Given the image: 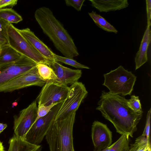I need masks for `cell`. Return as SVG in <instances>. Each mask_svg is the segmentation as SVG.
Instances as JSON below:
<instances>
[{"instance_id":"6da1fadb","label":"cell","mask_w":151,"mask_h":151,"mask_svg":"<svg viewBox=\"0 0 151 151\" xmlns=\"http://www.w3.org/2000/svg\"><path fill=\"white\" fill-rule=\"evenodd\" d=\"M96 110L113 125L121 135L133 137L142 113L133 111L127 105L128 99L118 95L102 92Z\"/></svg>"},{"instance_id":"7a4b0ae2","label":"cell","mask_w":151,"mask_h":151,"mask_svg":"<svg viewBox=\"0 0 151 151\" xmlns=\"http://www.w3.org/2000/svg\"><path fill=\"white\" fill-rule=\"evenodd\" d=\"M35 17L43 33L65 57L72 58L79 55L73 40L50 9L44 6L39 8Z\"/></svg>"},{"instance_id":"3957f363","label":"cell","mask_w":151,"mask_h":151,"mask_svg":"<svg viewBox=\"0 0 151 151\" xmlns=\"http://www.w3.org/2000/svg\"><path fill=\"white\" fill-rule=\"evenodd\" d=\"M76 112L54 119L45 136L50 151H71L73 147V128Z\"/></svg>"},{"instance_id":"277c9868","label":"cell","mask_w":151,"mask_h":151,"mask_svg":"<svg viewBox=\"0 0 151 151\" xmlns=\"http://www.w3.org/2000/svg\"><path fill=\"white\" fill-rule=\"evenodd\" d=\"M103 85L111 93L123 96L131 95L137 77L122 65L104 75Z\"/></svg>"},{"instance_id":"5b68a950","label":"cell","mask_w":151,"mask_h":151,"mask_svg":"<svg viewBox=\"0 0 151 151\" xmlns=\"http://www.w3.org/2000/svg\"><path fill=\"white\" fill-rule=\"evenodd\" d=\"M7 29L10 46L37 64L43 63L48 65L51 60L45 58L33 47L20 33L18 29L10 23L7 26Z\"/></svg>"},{"instance_id":"8992f818","label":"cell","mask_w":151,"mask_h":151,"mask_svg":"<svg viewBox=\"0 0 151 151\" xmlns=\"http://www.w3.org/2000/svg\"><path fill=\"white\" fill-rule=\"evenodd\" d=\"M68 94L62 102L55 119L62 118L76 112L82 101L88 93L84 84L77 81L69 87Z\"/></svg>"},{"instance_id":"52a82bcc","label":"cell","mask_w":151,"mask_h":151,"mask_svg":"<svg viewBox=\"0 0 151 151\" xmlns=\"http://www.w3.org/2000/svg\"><path fill=\"white\" fill-rule=\"evenodd\" d=\"M62 102L55 105L47 114L34 123L25 136L26 141L33 145H39L54 120Z\"/></svg>"},{"instance_id":"ba28073f","label":"cell","mask_w":151,"mask_h":151,"mask_svg":"<svg viewBox=\"0 0 151 151\" xmlns=\"http://www.w3.org/2000/svg\"><path fill=\"white\" fill-rule=\"evenodd\" d=\"M69 87L53 82H47L43 87L36 100L38 104L47 106L62 102L66 99Z\"/></svg>"},{"instance_id":"9c48e42d","label":"cell","mask_w":151,"mask_h":151,"mask_svg":"<svg viewBox=\"0 0 151 151\" xmlns=\"http://www.w3.org/2000/svg\"><path fill=\"white\" fill-rule=\"evenodd\" d=\"M46 83L39 76L36 65L0 86V92H11L31 86H43Z\"/></svg>"},{"instance_id":"30bf717a","label":"cell","mask_w":151,"mask_h":151,"mask_svg":"<svg viewBox=\"0 0 151 151\" xmlns=\"http://www.w3.org/2000/svg\"><path fill=\"white\" fill-rule=\"evenodd\" d=\"M37 101H33L27 107L14 116V134L24 139L25 136L35 123L37 116Z\"/></svg>"},{"instance_id":"8fae6325","label":"cell","mask_w":151,"mask_h":151,"mask_svg":"<svg viewBox=\"0 0 151 151\" xmlns=\"http://www.w3.org/2000/svg\"><path fill=\"white\" fill-rule=\"evenodd\" d=\"M37 64L22 55L18 60L0 66V86L36 66Z\"/></svg>"},{"instance_id":"7c38bea8","label":"cell","mask_w":151,"mask_h":151,"mask_svg":"<svg viewBox=\"0 0 151 151\" xmlns=\"http://www.w3.org/2000/svg\"><path fill=\"white\" fill-rule=\"evenodd\" d=\"M91 133L93 151H101L111 145L112 132L106 124L98 121H94Z\"/></svg>"},{"instance_id":"4fadbf2b","label":"cell","mask_w":151,"mask_h":151,"mask_svg":"<svg viewBox=\"0 0 151 151\" xmlns=\"http://www.w3.org/2000/svg\"><path fill=\"white\" fill-rule=\"evenodd\" d=\"M48 65L54 71L57 77L53 82L61 85L72 84L78 81L82 75L80 70H74L65 67L55 61H50Z\"/></svg>"},{"instance_id":"5bb4252c","label":"cell","mask_w":151,"mask_h":151,"mask_svg":"<svg viewBox=\"0 0 151 151\" xmlns=\"http://www.w3.org/2000/svg\"><path fill=\"white\" fill-rule=\"evenodd\" d=\"M22 36L36 50L47 59L54 61V53L29 28L19 29Z\"/></svg>"},{"instance_id":"9a60e30c","label":"cell","mask_w":151,"mask_h":151,"mask_svg":"<svg viewBox=\"0 0 151 151\" xmlns=\"http://www.w3.org/2000/svg\"><path fill=\"white\" fill-rule=\"evenodd\" d=\"M151 24L147 25L139 50L134 58L135 70L139 68L147 61V50L151 40Z\"/></svg>"},{"instance_id":"2e32d148","label":"cell","mask_w":151,"mask_h":151,"mask_svg":"<svg viewBox=\"0 0 151 151\" xmlns=\"http://www.w3.org/2000/svg\"><path fill=\"white\" fill-rule=\"evenodd\" d=\"M91 5L100 12H107L120 10L129 6L127 0H90Z\"/></svg>"},{"instance_id":"e0dca14e","label":"cell","mask_w":151,"mask_h":151,"mask_svg":"<svg viewBox=\"0 0 151 151\" xmlns=\"http://www.w3.org/2000/svg\"><path fill=\"white\" fill-rule=\"evenodd\" d=\"M8 151H40L42 146L31 144L15 134L9 140Z\"/></svg>"},{"instance_id":"ac0fdd59","label":"cell","mask_w":151,"mask_h":151,"mask_svg":"<svg viewBox=\"0 0 151 151\" xmlns=\"http://www.w3.org/2000/svg\"><path fill=\"white\" fill-rule=\"evenodd\" d=\"M22 55L9 45L1 47L0 66L15 62L19 60Z\"/></svg>"},{"instance_id":"d6986e66","label":"cell","mask_w":151,"mask_h":151,"mask_svg":"<svg viewBox=\"0 0 151 151\" xmlns=\"http://www.w3.org/2000/svg\"><path fill=\"white\" fill-rule=\"evenodd\" d=\"M88 14L96 25L100 28L108 32L116 34L118 32L117 30L113 26L95 12L92 11L91 12L88 13Z\"/></svg>"},{"instance_id":"ffe728a7","label":"cell","mask_w":151,"mask_h":151,"mask_svg":"<svg viewBox=\"0 0 151 151\" xmlns=\"http://www.w3.org/2000/svg\"><path fill=\"white\" fill-rule=\"evenodd\" d=\"M37 71L40 77L46 82H53L57 79L54 71L48 65L40 63L37 64Z\"/></svg>"},{"instance_id":"44dd1931","label":"cell","mask_w":151,"mask_h":151,"mask_svg":"<svg viewBox=\"0 0 151 151\" xmlns=\"http://www.w3.org/2000/svg\"><path fill=\"white\" fill-rule=\"evenodd\" d=\"M0 19L9 23L17 24L22 21V17L12 8L0 9Z\"/></svg>"},{"instance_id":"7402d4cb","label":"cell","mask_w":151,"mask_h":151,"mask_svg":"<svg viewBox=\"0 0 151 151\" xmlns=\"http://www.w3.org/2000/svg\"><path fill=\"white\" fill-rule=\"evenodd\" d=\"M128 151H151L150 140L141 135L129 146Z\"/></svg>"},{"instance_id":"603a6c76","label":"cell","mask_w":151,"mask_h":151,"mask_svg":"<svg viewBox=\"0 0 151 151\" xmlns=\"http://www.w3.org/2000/svg\"><path fill=\"white\" fill-rule=\"evenodd\" d=\"M129 148V137L122 135L116 141L109 147V151H128Z\"/></svg>"},{"instance_id":"cb8c5ba5","label":"cell","mask_w":151,"mask_h":151,"mask_svg":"<svg viewBox=\"0 0 151 151\" xmlns=\"http://www.w3.org/2000/svg\"><path fill=\"white\" fill-rule=\"evenodd\" d=\"M9 23L0 19V47L9 45L7 32V26Z\"/></svg>"},{"instance_id":"d4e9b609","label":"cell","mask_w":151,"mask_h":151,"mask_svg":"<svg viewBox=\"0 0 151 151\" xmlns=\"http://www.w3.org/2000/svg\"><path fill=\"white\" fill-rule=\"evenodd\" d=\"M54 61H59L78 68L89 69L88 66L82 64L72 58L63 57L55 54L54 55Z\"/></svg>"},{"instance_id":"484cf974","label":"cell","mask_w":151,"mask_h":151,"mask_svg":"<svg viewBox=\"0 0 151 151\" xmlns=\"http://www.w3.org/2000/svg\"><path fill=\"white\" fill-rule=\"evenodd\" d=\"M127 105L134 111L137 112L143 113L140 101L138 96L134 95L131 96L129 99H128Z\"/></svg>"},{"instance_id":"4316f807","label":"cell","mask_w":151,"mask_h":151,"mask_svg":"<svg viewBox=\"0 0 151 151\" xmlns=\"http://www.w3.org/2000/svg\"><path fill=\"white\" fill-rule=\"evenodd\" d=\"M58 103H55L47 106H45L41 104H38L37 116L35 122L41 117L47 114L52 108Z\"/></svg>"},{"instance_id":"83f0119b","label":"cell","mask_w":151,"mask_h":151,"mask_svg":"<svg viewBox=\"0 0 151 151\" xmlns=\"http://www.w3.org/2000/svg\"><path fill=\"white\" fill-rule=\"evenodd\" d=\"M85 0H65V3L68 6H71L78 11L81 10Z\"/></svg>"},{"instance_id":"f1b7e54d","label":"cell","mask_w":151,"mask_h":151,"mask_svg":"<svg viewBox=\"0 0 151 151\" xmlns=\"http://www.w3.org/2000/svg\"><path fill=\"white\" fill-rule=\"evenodd\" d=\"M151 109L148 111L147 116L146 124L144 131L142 134L145 137L148 139L150 140V126Z\"/></svg>"},{"instance_id":"f546056e","label":"cell","mask_w":151,"mask_h":151,"mask_svg":"<svg viewBox=\"0 0 151 151\" xmlns=\"http://www.w3.org/2000/svg\"><path fill=\"white\" fill-rule=\"evenodd\" d=\"M17 0H0V9L7 6L13 7L17 4Z\"/></svg>"},{"instance_id":"4dcf8cb0","label":"cell","mask_w":151,"mask_h":151,"mask_svg":"<svg viewBox=\"0 0 151 151\" xmlns=\"http://www.w3.org/2000/svg\"><path fill=\"white\" fill-rule=\"evenodd\" d=\"M146 5L147 17V25L151 24V0H146Z\"/></svg>"},{"instance_id":"1f68e13d","label":"cell","mask_w":151,"mask_h":151,"mask_svg":"<svg viewBox=\"0 0 151 151\" xmlns=\"http://www.w3.org/2000/svg\"><path fill=\"white\" fill-rule=\"evenodd\" d=\"M7 127L6 124L0 123V134Z\"/></svg>"},{"instance_id":"d6a6232c","label":"cell","mask_w":151,"mask_h":151,"mask_svg":"<svg viewBox=\"0 0 151 151\" xmlns=\"http://www.w3.org/2000/svg\"><path fill=\"white\" fill-rule=\"evenodd\" d=\"M0 151H5L2 143L0 141Z\"/></svg>"},{"instance_id":"836d02e7","label":"cell","mask_w":151,"mask_h":151,"mask_svg":"<svg viewBox=\"0 0 151 151\" xmlns=\"http://www.w3.org/2000/svg\"><path fill=\"white\" fill-rule=\"evenodd\" d=\"M71 151H75L74 147L73 148Z\"/></svg>"},{"instance_id":"e575fe53","label":"cell","mask_w":151,"mask_h":151,"mask_svg":"<svg viewBox=\"0 0 151 151\" xmlns=\"http://www.w3.org/2000/svg\"></svg>"},{"instance_id":"d590c367","label":"cell","mask_w":151,"mask_h":151,"mask_svg":"<svg viewBox=\"0 0 151 151\" xmlns=\"http://www.w3.org/2000/svg\"></svg>"}]
</instances>
